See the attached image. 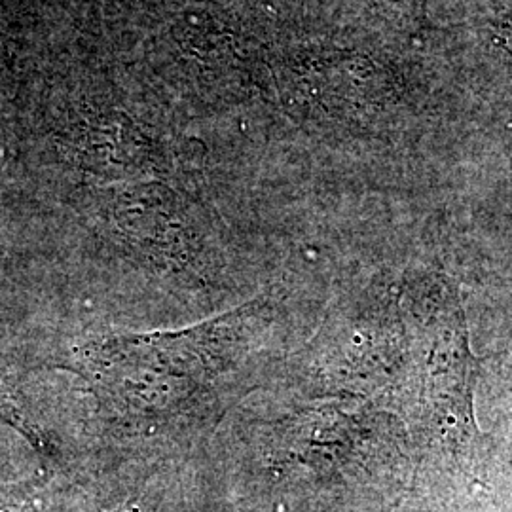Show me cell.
I'll use <instances>...</instances> for the list:
<instances>
[{
	"mask_svg": "<svg viewBox=\"0 0 512 512\" xmlns=\"http://www.w3.org/2000/svg\"><path fill=\"white\" fill-rule=\"evenodd\" d=\"M0 421L12 425L14 429H18L21 435H25L27 439L31 440L35 446H40L42 440H40L37 429L25 421L21 412H19L18 406L12 403L8 391H4L2 387H0Z\"/></svg>",
	"mask_w": 512,
	"mask_h": 512,
	"instance_id": "obj_1",
	"label": "cell"
},
{
	"mask_svg": "<svg viewBox=\"0 0 512 512\" xmlns=\"http://www.w3.org/2000/svg\"><path fill=\"white\" fill-rule=\"evenodd\" d=\"M0 512H16L14 511V505L8 503L6 499H0Z\"/></svg>",
	"mask_w": 512,
	"mask_h": 512,
	"instance_id": "obj_2",
	"label": "cell"
}]
</instances>
